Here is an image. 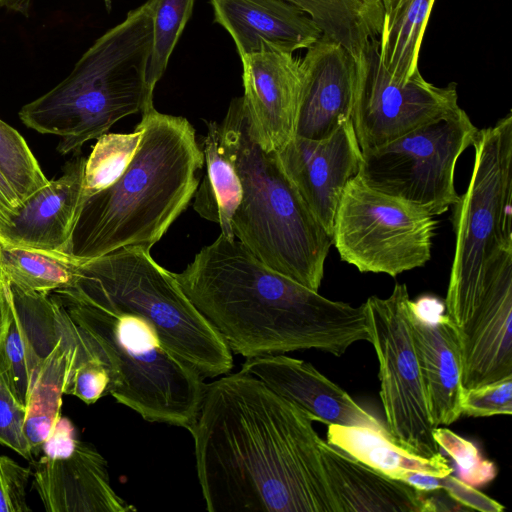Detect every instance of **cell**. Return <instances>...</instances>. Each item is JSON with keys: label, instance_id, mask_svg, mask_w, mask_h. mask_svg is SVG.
Returning <instances> with one entry per match:
<instances>
[{"label": "cell", "instance_id": "cell-1", "mask_svg": "<svg viewBox=\"0 0 512 512\" xmlns=\"http://www.w3.org/2000/svg\"><path fill=\"white\" fill-rule=\"evenodd\" d=\"M312 417L239 371L206 384L190 429L209 512H338Z\"/></svg>", "mask_w": 512, "mask_h": 512}, {"label": "cell", "instance_id": "cell-2", "mask_svg": "<svg viewBox=\"0 0 512 512\" xmlns=\"http://www.w3.org/2000/svg\"><path fill=\"white\" fill-rule=\"evenodd\" d=\"M173 275L223 337L246 358L316 349L342 356L371 342L364 305L328 299L264 265L220 234Z\"/></svg>", "mask_w": 512, "mask_h": 512}, {"label": "cell", "instance_id": "cell-3", "mask_svg": "<svg viewBox=\"0 0 512 512\" xmlns=\"http://www.w3.org/2000/svg\"><path fill=\"white\" fill-rule=\"evenodd\" d=\"M141 115L142 137L127 169L81 207L68 251L76 259L126 247L150 251L194 197L204 165L194 127L154 105Z\"/></svg>", "mask_w": 512, "mask_h": 512}, {"label": "cell", "instance_id": "cell-4", "mask_svg": "<svg viewBox=\"0 0 512 512\" xmlns=\"http://www.w3.org/2000/svg\"><path fill=\"white\" fill-rule=\"evenodd\" d=\"M223 145L242 184L232 219L235 239L270 269L318 291L332 238L282 169L257 142L243 97L220 123Z\"/></svg>", "mask_w": 512, "mask_h": 512}, {"label": "cell", "instance_id": "cell-5", "mask_svg": "<svg viewBox=\"0 0 512 512\" xmlns=\"http://www.w3.org/2000/svg\"><path fill=\"white\" fill-rule=\"evenodd\" d=\"M151 42L146 1L99 37L64 80L24 105L20 120L41 134L59 136V153L79 151L119 120L153 106L145 86Z\"/></svg>", "mask_w": 512, "mask_h": 512}, {"label": "cell", "instance_id": "cell-6", "mask_svg": "<svg viewBox=\"0 0 512 512\" xmlns=\"http://www.w3.org/2000/svg\"><path fill=\"white\" fill-rule=\"evenodd\" d=\"M62 291L83 302L148 321L162 344L203 377L227 374L233 357L227 343L184 293L173 272L149 250L126 247L77 259L74 283Z\"/></svg>", "mask_w": 512, "mask_h": 512}, {"label": "cell", "instance_id": "cell-7", "mask_svg": "<svg viewBox=\"0 0 512 512\" xmlns=\"http://www.w3.org/2000/svg\"><path fill=\"white\" fill-rule=\"evenodd\" d=\"M51 294L106 366L108 394L148 422L190 431L206 385L194 366L167 349L145 319L104 310L61 289Z\"/></svg>", "mask_w": 512, "mask_h": 512}, {"label": "cell", "instance_id": "cell-8", "mask_svg": "<svg viewBox=\"0 0 512 512\" xmlns=\"http://www.w3.org/2000/svg\"><path fill=\"white\" fill-rule=\"evenodd\" d=\"M469 184L453 206L455 249L445 312L483 288L494 261L512 250V113L478 129Z\"/></svg>", "mask_w": 512, "mask_h": 512}, {"label": "cell", "instance_id": "cell-9", "mask_svg": "<svg viewBox=\"0 0 512 512\" xmlns=\"http://www.w3.org/2000/svg\"><path fill=\"white\" fill-rule=\"evenodd\" d=\"M478 128L461 108L385 145L362 152L357 177L369 187L408 202L433 216L459 200L455 169Z\"/></svg>", "mask_w": 512, "mask_h": 512}, {"label": "cell", "instance_id": "cell-10", "mask_svg": "<svg viewBox=\"0 0 512 512\" xmlns=\"http://www.w3.org/2000/svg\"><path fill=\"white\" fill-rule=\"evenodd\" d=\"M435 216L352 179L337 209L332 244L342 261L362 273L392 277L431 258Z\"/></svg>", "mask_w": 512, "mask_h": 512}, {"label": "cell", "instance_id": "cell-11", "mask_svg": "<svg viewBox=\"0 0 512 512\" xmlns=\"http://www.w3.org/2000/svg\"><path fill=\"white\" fill-rule=\"evenodd\" d=\"M363 305L370 343L378 358L380 398L392 440L418 456L441 453L433 437L406 284H396L386 298L371 296Z\"/></svg>", "mask_w": 512, "mask_h": 512}, {"label": "cell", "instance_id": "cell-12", "mask_svg": "<svg viewBox=\"0 0 512 512\" xmlns=\"http://www.w3.org/2000/svg\"><path fill=\"white\" fill-rule=\"evenodd\" d=\"M356 80L351 123L361 152L375 149L430 122L457 113V85L438 87L419 71L406 80L384 67L379 40L355 60Z\"/></svg>", "mask_w": 512, "mask_h": 512}, {"label": "cell", "instance_id": "cell-13", "mask_svg": "<svg viewBox=\"0 0 512 512\" xmlns=\"http://www.w3.org/2000/svg\"><path fill=\"white\" fill-rule=\"evenodd\" d=\"M275 154L286 175L331 237L344 191L358 175L362 160L351 120L322 140L294 136Z\"/></svg>", "mask_w": 512, "mask_h": 512}, {"label": "cell", "instance_id": "cell-14", "mask_svg": "<svg viewBox=\"0 0 512 512\" xmlns=\"http://www.w3.org/2000/svg\"><path fill=\"white\" fill-rule=\"evenodd\" d=\"M240 59L242 97L253 133L264 150L277 152L295 136L301 59L277 50L245 54Z\"/></svg>", "mask_w": 512, "mask_h": 512}, {"label": "cell", "instance_id": "cell-15", "mask_svg": "<svg viewBox=\"0 0 512 512\" xmlns=\"http://www.w3.org/2000/svg\"><path fill=\"white\" fill-rule=\"evenodd\" d=\"M302 87L295 136L322 140L350 120L355 60L340 43L321 36L300 60Z\"/></svg>", "mask_w": 512, "mask_h": 512}, {"label": "cell", "instance_id": "cell-16", "mask_svg": "<svg viewBox=\"0 0 512 512\" xmlns=\"http://www.w3.org/2000/svg\"><path fill=\"white\" fill-rule=\"evenodd\" d=\"M86 158L66 162L62 174L25 199L0 224V242L29 249L68 254L83 200Z\"/></svg>", "mask_w": 512, "mask_h": 512}, {"label": "cell", "instance_id": "cell-17", "mask_svg": "<svg viewBox=\"0 0 512 512\" xmlns=\"http://www.w3.org/2000/svg\"><path fill=\"white\" fill-rule=\"evenodd\" d=\"M241 371L262 380L278 395L305 410L313 421L367 427L390 436L375 416L308 362L284 354L264 355L246 358Z\"/></svg>", "mask_w": 512, "mask_h": 512}, {"label": "cell", "instance_id": "cell-18", "mask_svg": "<svg viewBox=\"0 0 512 512\" xmlns=\"http://www.w3.org/2000/svg\"><path fill=\"white\" fill-rule=\"evenodd\" d=\"M32 463L33 488L47 512L136 511L114 491L107 461L90 443L78 439L70 455Z\"/></svg>", "mask_w": 512, "mask_h": 512}, {"label": "cell", "instance_id": "cell-19", "mask_svg": "<svg viewBox=\"0 0 512 512\" xmlns=\"http://www.w3.org/2000/svg\"><path fill=\"white\" fill-rule=\"evenodd\" d=\"M411 324L432 424L448 426L462 415L464 391L455 333L433 299L412 301Z\"/></svg>", "mask_w": 512, "mask_h": 512}, {"label": "cell", "instance_id": "cell-20", "mask_svg": "<svg viewBox=\"0 0 512 512\" xmlns=\"http://www.w3.org/2000/svg\"><path fill=\"white\" fill-rule=\"evenodd\" d=\"M54 339L45 352L28 393L24 431L34 457L61 416L65 394L75 366L96 355L90 342L50 293Z\"/></svg>", "mask_w": 512, "mask_h": 512}, {"label": "cell", "instance_id": "cell-21", "mask_svg": "<svg viewBox=\"0 0 512 512\" xmlns=\"http://www.w3.org/2000/svg\"><path fill=\"white\" fill-rule=\"evenodd\" d=\"M214 21L232 37L239 56L264 50L294 53L321 38L302 9L285 0H210Z\"/></svg>", "mask_w": 512, "mask_h": 512}, {"label": "cell", "instance_id": "cell-22", "mask_svg": "<svg viewBox=\"0 0 512 512\" xmlns=\"http://www.w3.org/2000/svg\"><path fill=\"white\" fill-rule=\"evenodd\" d=\"M320 454L338 512H429L424 491L377 472L323 439Z\"/></svg>", "mask_w": 512, "mask_h": 512}, {"label": "cell", "instance_id": "cell-23", "mask_svg": "<svg viewBox=\"0 0 512 512\" xmlns=\"http://www.w3.org/2000/svg\"><path fill=\"white\" fill-rule=\"evenodd\" d=\"M326 436L330 445L395 480L407 472L434 476L453 472L442 453L431 457L415 455L397 445L389 435L371 428L329 424Z\"/></svg>", "mask_w": 512, "mask_h": 512}, {"label": "cell", "instance_id": "cell-24", "mask_svg": "<svg viewBox=\"0 0 512 512\" xmlns=\"http://www.w3.org/2000/svg\"><path fill=\"white\" fill-rule=\"evenodd\" d=\"M206 175L194 194L193 208L204 219L216 223L223 236L235 239L232 219L242 198V184L221 136L220 124L207 122L201 147Z\"/></svg>", "mask_w": 512, "mask_h": 512}, {"label": "cell", "instance_id": "cell-25", "mask_svg": "<svg viewBox=\"0 0 512 512\" xmlns=\"http://www.w3.org/2000/svg\"><path fill=\"white\" fill-rule=\"evenodd\" d=\"M306 12L323 36L344 46L356 60L378 40L385 10L382 0H285Z\"/></svg>", "mask_w": 512, "mask_h": 512}, {"label": "cell", "instance_id": "cell-26", "mask_svg": "<svg viewBox=\"0 0 512 512\" xmlns=\"http://www.w3.org/2000/svg\"><path fill=\"white\" fill-rule=\"evenodd\" d=\"M434 1L399 0L395 10L384 17L379 53L394 78L406 80L419 71V50Z\"/></svg>", "mask_w": 512, "mask_h": 512}, {"label": "cell", "instance_id": "cell-27", "mask_svg": "<svg viewBox=\"0 0 512 512\" xmlns=\"http://www.w3.org/2000/svg\"><path fill=\"white\" fill-rule=\"evenodd\" d=\"M0 274L10 286L22 292L49 294L74 283L77 259L0 242Z\"/></svg>", "mask_w": 512, "mask_h": 512}, {"label": "cell", "instance_id": "cell-28", "mask_svg": "<svg viewBox=\"0 0 512 512\" xmlns=\"http://www.w3.org/2000/svg\"><path fill=\"white\" fill-rule=\"evenodd\" d=\"M152 17V42L145 73L146 92L153 99L170 56L192 14L195 0H148Z\"/></svg>", "mask_w": 512, "mask_h": 512}, {"label": "cell", "instance_id": "cell-29", "mask_svg": "<svg viewBox=\"0 0 512 512\" xmlns=\"http://www.w3.org/2000/svg\"><path fill=\"white\" fill-rule=\"evenodd\" d=\"M142 137L136 126L130 133H105L98 137L86 158L83 180V200L116 182L127 169Z\"/></svg>", "mask_w": 512, "mask_h": 512}, {"label": "cell", "instance_id": "cell-30", "mask_svg": "<svg viewBox=\"0 0 512 512\" xmlns=\"http://www.w3.org/2000/svg\"><path fill=\"white\" fill-rule=\"evenodd\" d=\"M0 173L13 188L20 203L50 181L44 175L25 139L1 119Z\"/></svg>", "mask_w": 512, "mask_h": 512}, {"label": "cell", "instance_id": "cell-31", "mask_svg": "<svg viewBox=\"0 0 512 512\" xmlns=\"http://www.w3.org/2000/svg\"><path fill=\"white\" fill-rule=\"evenodd\" d=\"M433 437L438 447L456 463L461 480L471 486H482L497 475L495 464L484 458L478 447L445 427H435Z\"/></svg>", "mask_w": 512, "mask_h": 512}, {"label": "cell", "instance_id": "cell-32", "mask_svg": "<svg viewBox=\"0 0 512 512\" xmlns=\"http://www.w3.org/2000/svg\"><path fill=\"white\" fill-rule=\"evenodd\" d=\"M25 418V404L16 394L0 362V444L33 462L34 455L24 431Z\"/></svg>", "mask_w": 512, "mask_h": 512}, {"label": "cell", "instance_id": "cell-33", "mask_svg": "<svg viewBox=\"0 0 512 512\" xmlns=\"http://www.w3.org/2000/svg\"><path fill=\"white\" fill-rule=\"evenodd\" d=\"M398 480L420 491L443 490L451 499L468 510L482 512H501L504 510L500 503L451 474L434 476L419 472H407Z\"/></svg>", "mask_w": 512, "mask_h": 512}, {"label": "cell", "instance_id": "cell-34", "mask_svg": "<svg viewBox=\"0 0 512 512\" xmlns=\"http://www.w3.org/2000/svg\"><path fill=\"white\" fill-rule=\"evenodd\" d=\"M462 414L471 417H490L512 414V377L464 389Z\"/></svg>", "mask_w": 512, "mask_h": 512}, {"label": "cell", "instance_id": "cell-35", "mask_svg": "<svg viewBox=\"0 0 512 512\" xmlns=\"http://www.w3.org/2000/svg\"><path fill=\"white\" fill-rule=\"evenodd\" d=\"M32 471L0 453V512H30L27 484Z\"/></svg>", "mask_w": 512, "mask_h": 512}, {"label": "cell", "instance_id": "cell-36", "mask_svg": "<svg viewBox=\"0 0 512 512\" xmlns=\"http://www.w3.org/2000/svg\"><path fill=\"white\" fill-rule=\"evenodd\" d=\"M110 378L104 363L97 357L83 361L71 373L65 394L86 404H93L108 394Z\"/></svg>", "mask_w": 512, "mask_h": 512}, {"label": "cell", "instance_id": "cell-37", "mask_svg": "<svg viewBox=\"0 0 512 512\" xmlns=\"http://www.w3.org/2000/svg\"><path fill=\"white\" fill-rule=\"evenodd\" d=\"M77 441L73 423L61 415L43 442L39 455L47 459L64 458L74 451Z\"/></svg>", "mask_w": 512, "mask_h": 512}, {"label": "cell", "instance_id": "cell-38", "mask_svg": "<svg viewBox=\"0 0 512 512\" xmlns=\"http://www.w3.org/2000/svg\"><path fill=\"white\" fill-rule=\"evenodd\" d=\"M19 205L16 193L0 173V224L5 222Z\"/></svg>", "mask_w": 512, "mask_h": 512}, {"label": "cell", "instance_id": "cell-39", "mask_svg": "<svg viewBox=\"0 0 512 512\" xmlns=\"http://www.w3.org/2000/svg\"><path fill=\"white\" fill-rule=\"evenodd\" d=\"M11 315L10 285L6 282L4 291L0 293V343L9 328Z\"/></svg>", "mask_w": 512, "mask_h": 512}, {"label": "cell", "instance_id": "cell-40", "mask_svg": "<svg viewBox=\"0 0 512 512\" xmlns=\"http://www.w3.org/2000/svg\"><path fill=\"white\" fill-rule=\"evenodd\" d=\"M31 1L32 0H0V6L27 15Z\"/></svg>", "mask_w": 512, "mask_h": 512}, {"label": "cell", "instance_id": "cell-41", "mask_svg": "<svg viewBox=\"0 0 512 512\" xmlns=\"http://www.w3.org/2000/svg\"><path fill=\"white\" fill-rule=\"evenodd\" d=\"M382 2L384 5L385 16H388L395 10L399 3V0H382Z\"/></svg>", "mask_w": 512, "mask_h": 512}, {"label": "cell", "instance_id": "cell-42", "mask_svg": "<svg viewBox=\"0 0 512 512\" xmlns=\"http://www.w3.org/2000/svg\"><path fill=\"white\" fill-rule=\"evenodd\" d=\"M5 284H6V281L2 278V276L0 274V293H2L4 291Z\"/></svg>", "mask_w": 512, "mask_h": 512}, {"label": "cell", "instance_id": "cell-43", "mask_svg": "<svg viewBox=\"0 0 512 512\" xmlns=\"http://www.w3.org/2000/svg\"><path fill=\"white\" fill-rule=\"evenodd\" d=\"M104 1H105V3H106V6H107L108 8H110L111 0H104Z\"/></svg>", "mask_w": 512, "mask_h": 512}]
</instances>
